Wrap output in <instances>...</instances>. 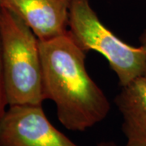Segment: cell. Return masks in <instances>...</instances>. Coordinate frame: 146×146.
<instances>
[{
  "label": "cell",
  "instance_id": "6da1fadb",
  "mask_svg": "<svg viewBox=\"0 0 146 146\" xmlns=\"http://www.w3.org/2000/svg\"><path fill=\"white\" fill-rule=\"evenodd\" d=\"M45 99L56 106L58 121L67 129L84 131L106 119L110 109L104 92L89 76L86 54L65 34L39 41Z\"/></svg>",
  "mask_w": 146,
  "mask_h": 146
},
{
  "label": "cell",
  "instance_id": "7a4b0ae2",
  "mask_svg": "<svg viewBox=\"0 0 146 146\" xmlns=\"http://www.w3.org/2000/svg\"><path fill=\"white\" fill-rule=\"evenodd\" d=\"M0 54L7 105H42L46 99L39 40L4 5L0 11Z\"/></svg>",
  "mask_w": 146,
  "mask_h": 146
},
{
  "label": "cell",
  "instance_id": "3957f363",
  "mask_svg": "<svg viewBox=\"0 0 146 146\" xmlns=\"http://www.w3.org/2000/svg\"><path fill=\"white\" fill-rule=\"evenodd\" d=\"M68 33L84 51L94 50L106 58L121 87L146 76L145 50L128 45L105 26L89 0L72 1Z\"/></svg>",
  "mask_w": 146,
  "mask_h": 146
},
{
  "label": "cell",
  "instance_id": "277c9868",
  "mask_svg": "<svg viewBox=\"0 0 146 146\" xmlns=\"http://www.w3.org/2000/svg\"><path fill=\"white\" fill-rule=\"evenodd\" d=\"M0 146L79 145L49 121L42 105H14L0 119Z\"/></svg>",
  "mask_w": 146,
  "mask_h": 146
},
{
  "label": "cell",
  "instance_id": "5b68a950",
  "mask_svg": "<svg viewBox=\"0 0 146 146\" xmlns=\"http://www.w3.org/2000/svg\"><path fill=\"white\" fill-rule=\"evenodd\" d=\"M72 0H3L33 32L39 41H46L68 33Z\"/></svg>",
  "mask_w": 146,
  "mask_h": 146
},
{
  "label": "cell",
  "instance_id": "8992f818",
  "mask_svg": "<svg viewBox=\"0 0 146 146\" xmlns=\"http://www.w3.org/2000/svg\"><path fill=\"white\" fill-rule=\"evenodd\" d=\"M115 102L123 118L125 146H146V76L122 87Z\"/></svg>",
  "mask_w": 146,
  "mask_h": 146
},
{
  "label": "cell",
  "instance_id": "52a82bcc",
  "mask_svg": "<svg viewBox=\"0 0 146 146\" xmlns=\"http://www.w3.org/2000/svg\"><path fill=\"white\" fill-rule=\"evenodd\" d=\"M7 105L6 99L3 79V72H2V63H1V54H0V119L5 112V106Z\"/></svg>",
  "mask_w": 146,
  "mask_h": 146
},
{
  "label": "cell",
  "instance_id": "ba28073f",
  "mask_svg": "<svg viewBox=\"0 0 146 146\" xmlns=\"http://www.w3.org/2000/svg\"><path fill=\"white\" fill-rule=\"evenodd\" d=\"M139 40H140V43H141L140 46L145 50L146 53V29L141 34V36L139 37Z\"/></svg>",
  "mask_w": 146,
  "mask_h": 146
},
{
  "label": "cell",
  "instance_id": "9c48e42d",
  "mask_svg": "<svg viewBox=\"0 0 146 146\" xmlns=\"http://www.w3.org/2000/svg\"><path fill=\"white\" fill-rule=\"evenodd\" d=\"M98 146H119L118 145H116L114 142L111 141H107V142H102L100 143L99 145H98Z\"/></svg>",
  "mask_w": 146,
  "mask_h": 146
},
{
  "label": "cell",
  "instance_id": "30bf717a",
  "mask_svg": "<svg viewBox=\"0 0 146 146\" xmlns=\"http://www.w3.org/2000/svg\"><path fill=\"white\" fill-rule=\"evenodd\" d=\"M3 7V0H0V11Z\"/></svg>",
  "mask_w": 146,
  "mask_h": 146
}]
</instances>
